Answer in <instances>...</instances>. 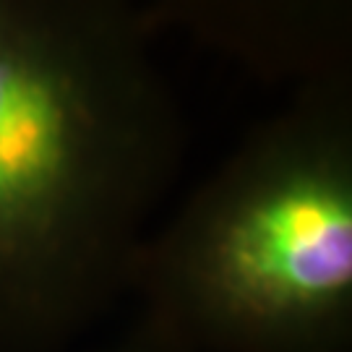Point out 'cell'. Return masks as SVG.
Masks as SVG:
<instances>
[{"label":"cell","mask_w":352,"mask_h":352,"mask_svg":"<svg viewBox=\"0 0 352 352\" xmlns=\"http://www.w3.org/2000/svg\"><path fill=\"white\" fill-rule=\"evenodd\" d=\"M128 295L188 352H352V71L289 89L157 222Z\"/></svg>","instance_id":"obj_2"},{"label":"cell","mask_w":352,"mask_h":352,"mask_svg":"<svg viewBox=\"0 0 352 352\" xmlns=\"http://www.w3.org/2000/svg\"><path fill=\"white\" fill-rule=\"evenodd\" d=\"M139 0H0V352H65L131 292L188 126Z\"/></svg>","instance_id":"obj_1"},{"label":"cell","mask_w":352,"mask_h":352,"mask_svg":"<svg viewBox=\"0 0 352 352\" xmlns=\"http://www.w3.org/2000/svg\"><path fill=\"white\" fill-rule=\"evenodd\" d=\"M177 32L248 76L300 87L352 71V0H139Z\"/></svg>","instance_id":"obj_3"},{"label":"cell","mask_w":352,"mask_h":352,"mask_svg":"<svg viewBox=\"0 0 352 352\" xmlns=\"http://www.w3.org/2000/svg\"><path fill=\"white\" fill-rule=\"evenodd\" d=\"M89 352H188V350H183L173 340L162 337L149 324L133 318L115 340L104 342L97 350H89Z\"/></svg>","instance_id":"obj_4"}]
</instances>
